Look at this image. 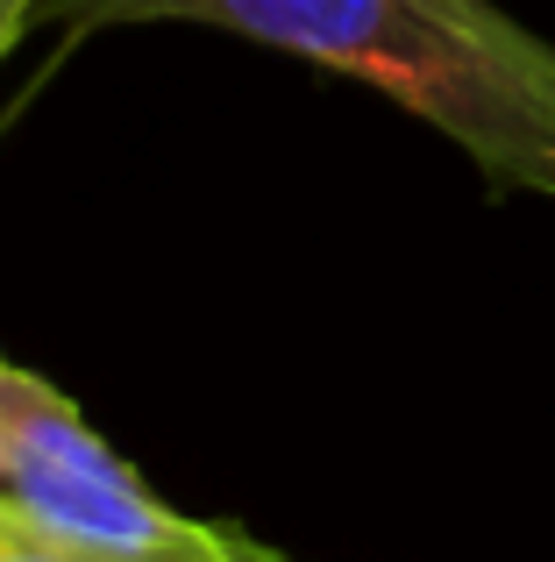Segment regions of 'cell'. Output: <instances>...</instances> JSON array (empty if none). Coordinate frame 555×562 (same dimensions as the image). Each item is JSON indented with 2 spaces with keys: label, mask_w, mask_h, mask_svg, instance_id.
<instances>
[{
  "label": "cell",
  "mask_w": 555,
  "mask_h": 562,
  "mask_svg": "<svg viewBox=\"0 0 555 562\" xmlns=\"http://www.w3.org/2000/svg\"><path fill=\"white\" fill-rule=\"evenodd\" d=\"M43 22H214L392 93L491 186L555 200V43L499 0H43Z\"/></svg>",
  "instance_id": "1"
},
{
  "label": "cell",
  "mask_w": 555,
  "mask_h": 562,
  "mask_svg": "<svg viewBox=\"0 0 555 562\" xmlns=\"http://www.w3.org/2000/svg\"><path fill=\"white\" fill-rule=\"evenodd\" d=\"M0 492L36 555L65 562H285L171 513L36 371L0 357Z\"/></svg>",
  "instance_id": "2"
},
{
  "label": "cell",
  "mask_w": 555,
  "mask_h": 562,
  "mask_svg": "<svg viewBox=\"0 0 555 562\" xmlns=\"http://www.w3.org/2000/svg\"><path fill=\"white\" fill-rule=\"evenodd\" d=\"M36 14H43V0H0V57L14 50V36H22Z\"/></svg>",
  "instance_id": "3"
},
{
  "label": "cell",
  "mask_w": 555,
  "mask_h": 562,
  "mask_svg": "<svg viewBox=\"0 0 555 562\" xmlns=\"http://www.w3.org/2000/svg\"><path fill=\"white\" fill-rule=\"evenodd\" d=\"M0 555H36V549H29V535H22V520L8 513V492H0Z\"/></svg>",
  "instance_id": "4"
},
{
  "label": "cell",
  "mask_w": 555,
  "mask_h": 562,
  "mask_svg": "<svg viewBox=\"0 0 555 562\" xmlns=\"http://www.w3.org/2000/svg\"><path fill=\"white\" fill-rule=\"evenodd\" d=\"M0 562H65V555H0Z\"/></svg>",
  "instance_id": "5"
}]
</instances>
